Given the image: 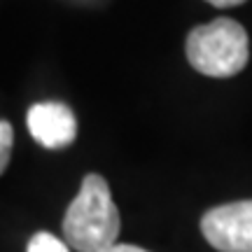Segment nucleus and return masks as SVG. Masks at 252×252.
Wrapping results in <instances>:
<instances>
[{"mask_svg": "<svg viewBox=\"0 0 252 252\" xmlns=\"http://www.w3.org/2000/svg\"><path fill=\"white\" fill-rule=\"evenodd\" d=\"M189 65L208 77H234L248 65L250 40L234 19H213L187 35Z\"/></svg>", "mask_w": 252, "mask_h": 252, "instance_id": "nucleus-2", "label": "nucleus"}, {"mask_svg": "<svg viewBox=\"0 0 252 252\" xmlns=\"http://www.w3.org/2000/svg\"><path fill=\"white\" fill-rule=\"evenodd\" d=\"M201 234L217 252H252V198L210 208Z\"/></svg>", "mask_w": 252, "mask_h": 252, "instance_id": "nucleus-3", "label": "nucleus"}, {"mask_svg": "<svg viewBox=\"0 0 252 252\" xmlns=\"http://www.w3.org/2000/svg\"><path fill=\"white\" fill-rule=\"evenodd\" d=\"M26 124L31 135L47 150H61L72 145L77 135V119L72 110L63 103H35L28 110Z\"/></svg>", "mask_w": 252, "mask_h": 252, "instance_id": "nucleus-4", "label": "nucleus"}, {"mask_svg": "<svg viewBox=\"0 0 252 252\" xmlns=\"http://www.w3.org/2000/svg\"><path fill=\"white\" fill-rule=\"evenodd\" d=\"M210 5H215V7H236V5H243L245 0H206Z\"/></svg>", "mask_w": 252, "mask_h": 252, "instance_id": "nucleus-8", "label": "nucleus"}, {"mask_svg": "<svg viewBox=\"0 0 252 252\" xmlns=\"http://www.w3.org/2000/svg\"><path fill=\"white\" fill-rule=\"evenodd\" d=\"M70 245L61 241V238H56L54 234H49V231H37L26 245V252H70L68 250Z\"/></svg>", "mask_w": 252, "mask_h": 252, "instance_id": "nucleus-5", "label": "nucleus"}, {"mask_svg": "<svg viewBox=\"0 0 252 252\" xmlns=\"http://www.w3.org/2000/svg\"><path fill=\"white\" fill-rule=\"evenodd\" d=\"M9 152H12V126L9 122H0V171H7Z\"/></svg>", "mask_w": 252, "mask_h": 252, "instance_id": "nucleus-6", "label": "nucleus"}, {"mask_svg": "<svg viewBox=\"0 0 252 252\" xmlns=\"http://www.w3.org/2000/svg\"><path fill=\"white\" fill-rule=\"evenodd\" d=\"M100 252H150V250H143V248H138V245L115 243V245H110V248H105V250H100Z\"/></svg>", "mask_w": 252, "mask_h": 252, "instance_id": "nucleus-7", "label": "nucleus"}, {"mask_svg": "<svg viewBox=\"0 0 252 252\" xmlns=\"http://www.w3.org/2000/svg\"><path fill=\"white\" fill-rule=\"evenodd\" d=\"M65 243L77 252H100L117 243L122 217L112 201L105 178L89 173L63 215Z\"/></svg>", "mask_w": 252, "mask_h": 252, "instance_id": "nucleus-1", "label": "nucleus"}]
</instances>
